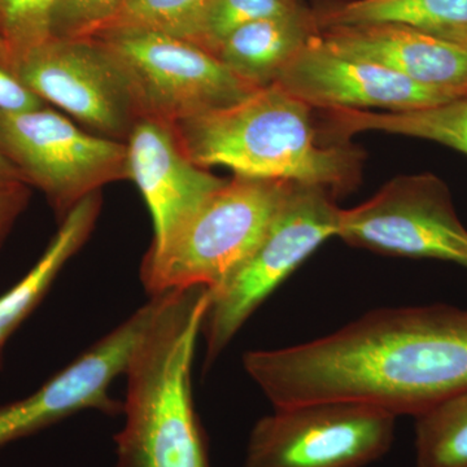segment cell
<instances>
[{
	"label": "cell",
	"instance_id": "30bf717a",
	"mask_svg": "<svg viewBox=\"0 0 467 467\" xmlns=\"http://www.w3.org/2000/svg\"><path fill=\"white\" fill-rule=\"evenodd\" d=\"M14 75L100 137L126 143L140 119L124 72L97 36H51L15 67Z\"/></svg>",
	"mask_w": 467,
	"mask_h": 467
},
{
	"label": "cell",
	"instance_id": "4316f807",
	"mask_svg": "<svg viewBox=\"0 0 467 467\" xmlns=\"http://www.w3.org/2000/svg\"><path fill=\"white\" fill-rule=\"evenodd\" d=\"M0 67L11 72V64H9L7 50H5V46L2 39H0Z\"/></svg>",
	"mask_w": 467,
	"mask_h": 467
},
{
	"label": "cell",
	"instance_id": "d6986e66",
	"mask_svg": "<svg viewBox=\"0 0 467 467\" xmlns=\"http://www.w3.org/2000/svg\"><path fill=\"white\" fill-rule=\"evenodd\" d=\"M414 418L417 467H467V389Z\"/></svg>",
	"mask_w": 467,
	"mask_h": 467
},
{
	"label": "cell",
	"instance_id": "2e32d148",
	"mask_svg": "<svg viewBox=\"0 0 467 467\" xmlns=\"http://www.w3.org/2000/svg\"><path fill=\"white\" fill-rule=\"evenodd\" d=\"M103 205L101 192L91 193L60 221L41 259L23 279L0 296V368L9 337L42 303L67 261L88 241Z\"/></svg>",
	"mask_w": 467,
	"mask_h": 467
},
{
	"label": "cell",
	"instance_id": "5bb4252c",
	"mask_svg": "<svg viewBox=\"0 0 467 467\" xmlns=\"http://www.w3.org/2000/svg\"><path fill=\"white\" fill-rule=\"evenodd\" d=\"M331 50L362 58L418 84L467 97V46L399 26L327 27Z\"/></svg>",
	"mask_w": 467,
	"mask_h": 467
},
{
	"label": "cell",
	"instance_id": "cb8c5ba5",
	"mask_svg": "<svg viewBox=\"0 0 467 467\" xmlns=\"http://www.w3.org/2000/svg\"><path fill=\"white\" fill-rule=\"evenodd\" d=\"M32 187L24 182L0 183V250L16 225L18 218L29 207Z\"/></svg>",
	"mask_w": 467,
	"mask_h": 467
},
{
	"label": "cell",
	"instance_id": "8fae6325",
	"mask_svg": "<svg viewBox=\"0 0 467 467\" xmlns=\"http://www.w3.org/2000/svg\"><path fill=\"white\" fill-rule=\"evenodd\" d=\"M162 294L133 313L115 330L23 400L0 407V447L36 434L88 409L106 414L122 410L110 399V384L124 376L131 353L161 306Z\"/></svg>",
	"mask_w": 467,
	"mask_h": 467
},
{
	"label": "cell",
	"instance_id": "ba28073f",
	"mask_svg": "<svg viewBox=\"0 0 467 467\" xmlns=\"http://www.w3.org/2000/svg\"><path fill=\"white\" fill-rule=\"evenodd\" d=\"M396 417L349 401L275 408L252 429L243 467H365L391 448Z\"/></svg>",
	"mask_w": 467,
	"mask_h": 467
},
{
	"label": "cell",
	"instance_id": "484cf974",
	"mask_svg": "<svg viewBox=\"0 0 467 467\" xmlns=\"http://www.w3.org/2000/svg\"><path fill=\"white\" fill-rule=\"evenodd\" d=\"M24 182L23 175L0 149V183ZM26 183V182H24Z\"/></svg>",
	"mask_w": 467,
	"mask_h": 467
},
{
	"label": "cell",
	"instance_id": "44dd1931",
	"mask_svg": "<svg viewBox=\"0 0 467 467\" xmlns=\"http://www.w3.org/2000/svg\"><path fill=\"white\" fill-rule=\"evenodd\" d=\"M60 0H0V39L11 72L52 36V17Z\"/></svg>",
	"mask_w": 467,
	"mask_h": 467
},
{
	"label": "cell",
	"instance_id": "7a4b0ae2",
	"mask_svg": "<svg viewBox=\"0 0 467 467\" xmlns=\"http://www.w3.org/2000/svg\"><path fill=\"white\" fill-rule=\"evenodd\" d=\"M208 304L207 288L162 294L124 374L117 467H211L192 399L193 356Z\"/></svg>",
	"mask_w": 467,
	"mask_h": 467
},
{
	"label": "cell",
	"instance_id": "7c38bea8",
	"mask_svg": "<svg viewBox=\"0 0 467 467\" xmlns=\"http://www.w3.org/2000/svg\"><path fill=\"white\" fill-rule=\"evenodd\" d=\"M275 84L310 109L324 110L402 112L463 98L418 84L376 63L339 54L328 48L319 36L288 64Z\"/></svg>",
	"mask_w": 467,
	"mask_h": 467
},
{
	"label": "cell",
	"instance_id": "7402d4cb",
	"mask_svg": "<svg viewBox=\"0 0 467 467\" xmlns=\"http://www.w3.org/2000/svg\"><path fill=\"white\" fill-rule=\"evenodd\" d=\"M207 2L208 0H125L113 17L95 34L115 29H147L177 36Z\"/></svg>",
	"mask_w": 467,
	"mask_h": 467
},
{
	"label": "cell",
	"instance_id": "4fadbf2b",
	"mask_svg": "<svg viewBox=\"0 0 467 467\" xmlns=\"http://www.w3.org/2000/svg\"><path fill=\"white\" fill-rule=\"evenodd\" d=\"M129 180L142 193L152 217L159 251L227 182L199 167L184 153L174 126L143 119L126 140Z\"/></svg>",
	"mask_w": 467,
	"mask_h": 467
},
{
	"label": "cell",
	"instance_id": "277c9868",
	"mask_svg": "<svg viewBox=\"0 0 467 467\" xmlns=\"http://www.w3.org/2000/svg\"><path fill=\"white\" fill-rule=\"evenodd\" d=\"M291 186L243 175L227 180L161 250L147 252L140 266L147 294L216 291L257 247Z\"/></svg>",
	"mask_w": 467,
	"mask_h": 467
},
{
	"label": "cell",
	"instance_id": "9c48e42d",
	"mask_svg": "<svg viewBox=\"0 0 467 467\" xmlns=\"http://www.w3.org/2000/svg\"><path fill=\"white\" fill-rule=\"evenodd\" d=\"M337 236L378 254L448 261L467 269V229L447 187L432 175L395 178L358 207L340 209Z\"/></svg>",
	"mask_w": 467,
	"mask_h": 467
},
{
	"label": "cell",
	"instance_id": "d4e9b609",
	"mask_svg": "<svg viewBox=\"0 0 467 467\" xmlns=\"http://www.w3.org/2000/svg\"><path fill=\"white\" fill-rule=\"evenodd\" d=\"M46 107L45 101L27 88L16 76L0 67V110L29 112Z\"/></svg>",
	"mask_w": 467,
	"mask_h": 467
},
{
	"label": "cell",
	"instance_id": "8992f818",
	"mask_svg": "<svg viewBox=\"0 0 467 467\" xmlns=\"http://www.w3.org/2000/svg\"><path fill=\"white\" fill-rule=\"evenodd\" d=\"M126 77L140 119L175 125L232 106L257 88L213 54L171 34L115 29L95 34Z\"/></svg>",
	"mask_w": 467,
	"mask_h": 467
},
{
	"label": "cell",
	"instance_id": "ffe728a7",
	"mask_svg": "<svg viewBox=\"0 0 467 467\" xmlns=\"http://www.w3.org/2000/svg\"><path fill=\"white\" fill-rule=\"evenodd\" d=\"M296 0H208L177 36L214 55L239 27L297 7Z\"/></svg>",
	"mask_w": 467,
	"mask_h": 467
},
{
	"label": "cell",
	"instance_id": "5b68a950",
	"mask_svg": "<svg viewBox=\"0 0 467 467\" xmlns=\"http://www.w3.org/2000/svg\"><path fill=\"white\" fill-rule=\"evenodd\" d=\"M340 208L331 192L292 183L257 247L229 279L209 292L202 326L211 365L261 306L322 243L337 235Z\"/></svg>",
	"mask_w": 467,
	"mask_h": 467
},
{
	"label": "cell",
	"instance_id": "6da1fadb",
	"mask_svg": "<svg viewBox=\"0 0 467 467\" xmlns=\"http://www.w3.org/2000/svg\"><path fill=\"white\" fill-rule=\"evenodd\" d=\"M243 367L273 408L349 401L417 417L467 389V309L373 310L321 339L250 350Z\"/></svg>",
	"mask_w": 467,
	"mask_h": 467
},
{
	"label": "cell",
	"instance_id": "e0dca14e",
	"mask_svg": "<svg viewBox=\"0 0 467 467\" xmlns=\"http://www.w3.org/2000/svg\"><path fill=\"white\" fill-rule=\"evenodd\" d=\"M321 24L405 26L467 46V0H353L331 9Z\"/></svg>",
	"mask_w": 467,
	"mask_h": 467
},
{
	"label": "cell",
	"instance_id": "9a60e30c",
	"mask_svg": "<svg viewBox=\"0 0 467 467\" xmlns=\"http://www.w3.org/2000/svg\"><path fill=\"white\" fill-rule=\"evenodd\" d=\"M315 36V20L297 5L239 27L221 43L214 57L244 84L266 88L275 84Z\"/></svg>",
	"mask_w": 467,
	"mask_h": 467
},
{
	"label": "cell",
	"instance_id": "ac0fdd59",
	"mask_svg": "<svg viewBox=\"0 0 467 467\" xmlns=\"http://www.w3.org/2000/svg\"><path fill=\"white\" fill-rule=\"evenodd\" d=\"M325 113L331 131L342 138L361 131H382L431 140L467 155V97L402 112L327 109Z\"/></svg>",
	"mask_w": 467,
	"mask_h": 467
},
{
	"label": "cell",
	"instance_id": "52a82bcc",
	"mask_svg": "<svg viewBox=\"0 0 467 467\" xmlns=\"http://www.w3.org/2000/svg\"><path fill=\"white\" fill-rule=\"evenodd\" d=\"M0 149L60 221L91 193L129 180L125 142L88 133L47 107L0 110Z\"/></svg>",
	"mask_w": 467,
	"mask_h": 467
},
{
	"label": "cell",
	"instance_id": "3957f363",
	"mask_svg": "<svg viewBox=\"0 0 467 467\" xmlns=\"http://www.w3.org/2000/svg\"><path fill=\"white\" fill-rule=\"evenodd\" d=\"M312 109L273 84L225 109L178 122L174 131L199 167L346 192L358 180L361 156L346 144L321 142Z\"/></svg>",
	"mask_w": 467,
	"mask_h": 467
},
{
	"label": "cell",
	"instance_id": "603a6c76",
	"mask_svg": "<svg viewBox=\"0 0 467 467\" xmlns=\"http://www.w3.org/2000/svg\"><path fill=\"white\" fill-rule=\"evenodd\" d=\"M125 0H60L52 17V36H90L113 17Z\"/></svg>",
	"mask_w": 467,
	"mask_h": 467
}]
</instances>
